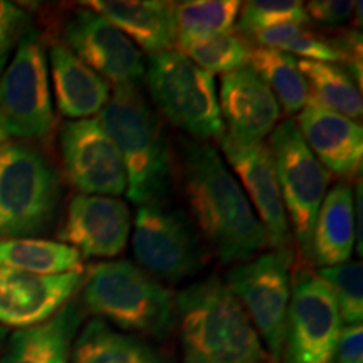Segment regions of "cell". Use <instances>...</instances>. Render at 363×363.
I'll list each match as a JSON object with an SVG mask.
<instances>
[{
	"label": "cell",
	"mask_w": 363,
	"mask_h": 363,
	"mask_svg": "<svg viewBox=\"0 0 363 363\" xmlns=\"http://www.w3.org/2000/svg\"><path fill=\"white\" fill-rule=\"evenodd\" d=\"M30 27V16L24 9L13 2L0 0V74Z\"/></svg>",
	"instance_id": "1f68e13d"
},
{
	"label": "cell",
	"mask_w": 363,
	"mask_h": 363,
	"mask_svg": "<svg viewBox=\"0 0 363 363\" xmlns=\"http://www.w3.org/2000/svg\"><path fill=\"white\" fill-rule=\"evenodd\" d=\"M175 162L195 224L220 262L251 261L269 247L246 192L214 145L180 138Z\"/></svg>",
	"instance_id": "6da1fadb"
},
{
	"label": "cell",
	"mask_w": 363,
	"mask_h": 363,
	"mask_svg": "<svg viewBox=\"0 0 363 363\" xmlns=\"http://www.w3.org/2000/svg\"><path fill=\"white\" fill-rule=\"evenodd\" d=\"M247 66H251L256 74L264 81L279 108L293 115L306 106L310 99V86L305 76L299 71L296 57L271 48H251Z\"/></svg>",
	"instance_id": "d4e9b609"
},
{
	"label": "cell",
	"mask_w": 363,
	"mask_h": 363,
	"mask_svg": "<svg viewBox=\"0 0 363 363\" xmlns=\"http://www.w3.org/2000/svg\"><path fill=\"white\" fill-rule=\"evenodd\" d=\"M262 48L278 49L289 56H299L308 61L338 62L340 54L333 44L320 39L303 26L298 24H279L267 27L251 34Z\"/></svg>",
	"instance_id": "f1b7e54d"
},
{
	"label": "cell",
	"mask_w": 363,
	"mask_h": 363,
	"mask_svg": "<svg viewBox=\"0 0 363 363\" xmlns=\"http://www.w3.org/2000/svg\"><path fill=\"white\" fill-rule=\"evenodd\" d=\"M355 201L347 182H338L326 192L318 211L311 238V261L331 267L350 261L355 251Z\"/></svg>",
	"instance_id": "7402d4cb"
},
{
	"label": "cell",
	"mask_w": 363,
	"mask_h": 363,
	"mask_svg": "<svg viewBox=\"0 0 363 363\" xmlns=\"http://www.w3.org/2000/svg\"><path fill=\"white\" fill-rule=\"evenodd\" d=\"M353 201H355V235L358 239L357 251L362 254V182L358 180L355 192H353Z\"/></svg>",
	"instance_id": "e575fe53"
},
{
	"label": "cell",
	"mask_w": 363,
	"mask_h": 363,
	"mask_svg": "<svg viewBox=\"0 0 363 363\" xmlns=\"http://www.w3.org/2000/svg\"><path fill=\"white\" fill-rule=\"evenodd\" d=\"M98 120L125 163L130 201L143 206L167 199L174 170L169 135L140 86H115Z\"/></svg>",
	"instance_id": "3957f363"
},
{
	"label": "cell",
	"mask_w": 363,
	"mask_h": 363,
	"mask_svg": "<svg viewBox=\"0 0 363 363\" xmlns=\"http://www.w3.org/2000/svg\"><path fill=\"white\" fill-rule=\"evenodd\" d=\"M52 126L48 54L30 27L0 74V142L43 138Z\"/></svg>",
	"instance_id": "52a82bcc"
},
{
	"label": "cell",
	"mask_w": 363,
	"mask_h": 363,
	"mask_svg": "<svg viewBox=\"0 0 363 363\" xmlns=\"http://www.w3.org/2000/svg\"><path fill=\"white\" fill-rule=\"evenodd\" d=\"M6 338H7V330H6V326L0 325V352H2L4 343H6Z\"/></svg>",
	"instance_id": "d590c367"
},
{
	"label": "cell",
	"mask_w": 363,
	"mask_h": 363,
	"mask_svg": "<svg viewBox=\"0 0 363 363\" xmlns=\"http://www.w3.org/2000/svg\"><path fill=\"white\" fill-rule=\"evenodd\" d=\"M79 301H69L44 323L17 330L0 363H71L72 345L83 323Z\"/></svg>",
	"instance_id": "ffe728a7"
},
{
	"label": "cell",
	"mask_w": 363,
	"mask_h": 363,
	"mask_svg": "<svg viewBox=\"0 0 363 363\" xmlns=\"http://www.w3.org/2000/svg\"><path fill=\"white\" fill-rule=\"evenodd\" d=\"M219 111L224 136L235 143H261L278 126V99L251 66L222 76Z\"/></svg>",
	"instance_id": "e0dca14e"
},
{
	"label": "cell",
	"mask_w": 363,
	"mask_h": 363,
	"mask_svg": "<svg viewBox=\"0 0 363 363\" xmlns=\"http://www.w3.org/2000/svg\"><path fill=\"white\" fill-rule=\"evenodd\" d=\"M239 0H189L174 7L175 48L211 35L229 33L238 21Z\"/></svg>",
	"instance_id": "4316f807"
},
{
	"label": "cell",
	"mask_w": 363,
	"mask_h": 363,
	"mask_svg": "<svg viewBox=\"0 0 363 363\" xmlns=\"http://www.w3.org/2000/svg\"><path fill=\"white\" fill-rule=\"evenodd\" d=\"M343 323L333 293L315 271L291 278L288 330L279 363H330Z\"/></svg>",
	"instance_id": "8fae6325"
},
{
	"label": "cell",
	"mask_w": 363,
	"mask_h": 363,
	"mask_svg": "<svg viewBox=\"0 0 363 363\" xmlns=\"http://www.w3.org/2000/svg\"><path fill=\"white\" fill-rule=\"evenodd\" d=\"M59 150L66 177L81 194L104 197L126 194L125 163L98 118L62 123Z\"/></svg>",
	"instance_id": "7c38bea8"
},
{
	"label": "cell",
	"mask_w": 363,
	"mask_h": 363,
	"mask_svg": "<svg viewBox=\"0 0 363 363\" xmlns=\"http://www.w3.org/2000/svg\"><path fill=\"white\" fill-rule=\"evenodd\" d=\"M175 51L189 57L195 66L216 74L233 72L247 66L251 48L242 38L233 33H222L190 43L179 44Z\"/></svg>",
	"instance_id": "83f0119b"
},
{
	"label": "cell",
	"mask_w": 363,
	"mask_h": 363,
	"mask_svg": "<svg viewBox=\"0 0 363 363\" xmlns=\"http://www.w3.org/2000/svg\"><path fill=\"white\" fill-rule=\"evenodd\" d=\"M299 71L305 76L313 99L331 111L357 120L362 118V88H358L350 72L338 62L296 59Z\"/></svg>",
	"instance_id": "484cf974"
},
{
	"label": "cell",
	"mask_w": 363,
	"mask_h": 363,
	"mask_svg": "<svg viewBox=\"0 0 363 363\" xmlns=\"http://www.w3.org/2000/svg\"><path fill=\"white\" fill-rule=\"evenodd\" d=\"M84 6L101 13L150 54L175 49V4L158 0H94Z\"/></svg>",
	"instance_id": "44dd1931"
},
{
	"label": "cell",
	"mask_w": 363,
	"mask_h": 363,
	"mask_svg": "<svg viewBox=\"0 0 363 363\" xmlns=\"http://www.w3.org/2000/svg\"><path fill=\"white\" fill-rule=\"evenodd\" d=\"M330 363H363V326H345Z\"/></svg>",
	"instance_id": "836d02e7"
},
{
	"label": "cell",
	"mask_w": 363,
	"mask_h": 363,
	"mask_svg": "<svg viewBox=\"0 0 363 363\" xmlns=\"http://www.w3.org/2000/svg\"><path fill=\"white\" fill-rule=\"evenodd\" d=\"M308 17L325 26H343L352 17L355 2L352 0H313L305 6Z\"/></svg>",
	"instance_id": "d6a6232c"
},
{
	"label": "cell",
	"mask_w": 363,
	"mask_h": 363,
	"mask_svg": "<svg viewBox=\"0 0 363 363\" xmlns=\"http://www.w3.org/2000/svg\"><path fill=\"white\" fill-rule=\"evenodd\" d=\"M303 140L330 174L353 179L363 162V130L355 120L331 111L310 96L296 120Z\"/></svg>",
	"instance_id": "ac0fdd59"
},
{
	"label": "cell",
	"mask_w": 363,
	"mask_h": 363,
	"mask_svg": "<svg viewBox=\"0 0 363 363\" xmlns=\"http://www.w3.org/2000/svg\"><path fill=\"white\" fill-rule=\"evenodd\" d=\"M291 262L289 251H267L251 261L234 264L224 284L246 311L272 363L283 357L291 303Z\"/></svg>",
	"instance_id": "ba28073f"
},
{
	"label": "cell",
	"mask_w": 363,
	"mask_h": 363,
	"mask_svg": "<svg viewBox=\"0 0 363 363\" xmlns=\"http://www.w3.org/2000/svg\"><path fill=\"white\" fill-rule=\"evenodd\" d=\"M328 284L337 301L345 326L362 325L363 321V264L347 261L343 264L321 267L316 272Z\"/></svg>",
	"instance_id": "f546056e"
},
{
	"label": "cell",
	"mask_w": 363,
	"mask_h": 363,
	"mask_svg": "<svg viewBox=\"0 0 363 363\" xmlns=\"http://www.w3.org/2000/svg\"><path fill=\"white\" fill-rule=\"evenodd\" d=\"M238 19L239 29L251 35L279 24L303 26L310 17L299 0H251L240 6Z\"/></svg>",
	"instance_id": "4dcf8cb0"
},
{
	"label": "cell",
	"mask_w": 363,
	"mask_h": 363,
	"mask_svg": "<svg viewBox=\"0 0 363 363\" xmlns=\"http://www.w3.org/2000/svg\"><path fill=\"white\" fill-rule=\"evenodd\" d=\"M227 163L239 177V184L264 227L272 251L291 249V227L276 175L274 160L266 142L235 143L222 135L217 140Z\"/></svg>",
	"instance_id": "5bb4252c"
},
{
	"label": "cell",
	"mask_w": 363,
	"mask_h": 363,
	"mask_svg": "<svg viewBox=\"0 0 363 363\" xmlns=\"http://www.w3.org/2000/svg\"><path fill=\"white\" fill-rule=\"evenodd\" d=\"M131 233L130 208L120 197L78 194L67 206L59 239L84 257H116Z\"/></svg>",
	"instance_id": "9a60e30c"
},
{
	"label": "cell",
	"mask_w": 363,
	"mask_h": 363,
	"mask_svg": "<svg viewBox=\"0 0 363 363\" xmlns=\"http://www.w3.org/2000/svg\"><path fill=\"white\" fill-rule=\"evenodd\" d=\"M145 81L157 110L189 138L208 142L224 133L214 74L182 52L150 54Z\"/></svg>",
	"instance_id": "8992f818"
},
{
	"label": "cell",
	"mask_w": 363,
	"mask_h": 363,
	"mask_svg": "<svg viewBox=\"0 0 363 363\" xmlns=\"http://www.w3.org/2000/svg\"><path fill=\"white\" fill-rule=\"evenodd\" d=\"M267 147L274 160L291 235L305 261L311 262L313 227L330 189L331 174L308 148L293 118L271 131Z\"/></svg>",
	"instance_id": "9c48e42d"
},
{
	"label": "cell",
	"mask_w": 363,
	"mask_h": 363,
	"mask_svg": "<svg viewBox=\"0 0 363 363\" xmlns=\"http://www.w3.org/2000/svg\"><path fill=\"white\" fill-rule=\"evenodd\" d=\"M52 89L61 115L74 120H88L99 115L111 96V84L84 65L65 44L49 49Z\"/></svg>",
	"instance_id": "d6986e66"
},
{
	"label": "cell",
	"mask_w": 363,
	"mask_h": 363,
	"mask_svg": "<svg viewBox=\"0 0 363 363\" xmlns=\"http://www.w3.org/2000/svg\"><path fill=\"white\" fill-rule=\"evenodd\" d=\"M184 363H272L224 281L211 276L175 298Z\"/></svg>",
	"instance_id": "7a4b0ae2"
},
{
	"label": "cell",
	"mask_w": 363,
	"mask_h": 363,
	"mask_svg": "<svg viewBox=\"0 0 363 363\" xmlns=\"http://www.w3.org/2000/svg\"><path fill=\"white\" fill-rule=\"evenodd\" d=\"M62 35L66 48L110 84H140L145 79L147 61L142 49L93 9L72 13Z\"/></svg>",
	"instance_id": "4fadbf2b"
},
{
	"label": "cell",
	"mask_w": 363,
	"mask_h": 363,
	"mask_svg": "<svg viewBox=\"0 0 363 363\" xmlns=\"http://www.w3.org/2000/svg\"><path fill=\"white\" fill-rule=\"evenodd\" d=\"M86 272L43 276L0 266V325L29 328L56 315L79 291Z\"/></svg>",
	"instance_id": "2e32d148"
},
{
	"label": "cell",
	"mask_w": 363,
	"mask_h": 363,
	"mask_svg": "<svg viewBox=\"0 0 363 363\" xmlns=\"http://www.w3.org/2000/svg\"><path fill=\"white\" fill-rule=\"evenodd\" d=\"M61 197L57 170L39 148L21 140L0 142V240L48 233Z\"/></svg>",
	"instance_id": "5b68a950"
},
{
	"label": "cell",
	"mask_w": 363,
	"mask_h": 363,
	"mask_svg": "<svg viewBox=\"0 0 363 363\" xmlns=\"http://www.w3.org/2000/svg\"><path fill=\"white\" fill-rule=\"evenodd\" d=\"M71 363H169L165 357L136 335L115 330L106 321L93 318L72 345Z\"/></svg>",
	"instance_id": "603a6c76"
},
{
	"label": "cell",
	"mask_w": 363,
	"mask_h": 363,
	"mask_svg": "<svg viewBox=\"0 0 363 363\" xmlns=\"http://www.w3.org/2000/svg\"><path fill=\"white\" fill-rule=\"evenodd\" d=\"M81 306L136 337L165 338L175 325V298L142 267L120 259L91 267L81 286Z\"/></svg>",
	"instance_id": "277c9868"
},
{
	"label": "cell",
	"mask_w": 363,
	"mask_h": 363,
	"mask_svg": "<svg viewBox=\"0 0 363 363\" xmlns=\"http://www.w3.org/2000/svg\"><path fill=\"white\" fill-rule=\"evenodd\" d=\"M138 267L157 281H179L203 269L207 254L189 216L167 199L138 206L131 235Z\"/></svg>",
	"instance_id": "30bf717a"
},
{
	"label": "cell",
	"mask_w": 363,
	"mask_h": 363,
	"mask_svg": "<svg viewBox=\"0 0 363 363\" xmlns=\"http://www.w3.org/2000/svg\"><path fill=\"white\" fill-rule=\"evenodd\" d=\"M0 266L30 274L56 276L83 271V256L61 240H0Z\"/></svg>",
	"instance_id": "cb8c5ba5"
}]
</instances>
